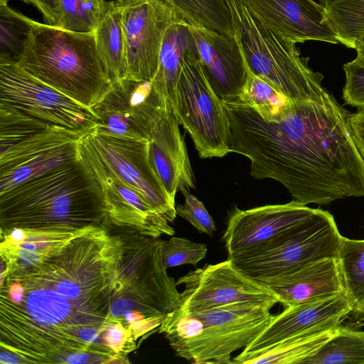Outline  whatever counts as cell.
<instances>
[{"label":"cell","mask_w":364,"mask_h":364,"mask_svg":"<svg viewBox=\"0 0 364 364\" xmlns=\"http://www.w3.org/2000/svg\"><path fill=\"white\" fill-rule=\"evenodd\" d=\"M48 124L0 152V193L80 158V143L91 129Z\"/></svg>","instance_id":"4fadbf2b"},{"label":"cell","mask_w":364,"mask_h":364,"mask_svg":"<svg viewBox=\"0 0 364 364\" xmlns=\"http://www.w3.org/2000/svg\"><path fill=\"white\" fill-rule=\"evenodd\" d=\"M276 304L238 301L183 315L176 326V355L196 364H232L231 354L245 348L272 322Z\"/></svg>","instance_id":"ba28073f"},{"label":"cell","mask_w":364,"mask_h":364,"mask_svg":"<svg viewBox=\"0 0 364 364\" xmlns=\"http://www.w3.org/2000/svg\"><path fill=\"white\" fill-rule=\"evenodd\" d=\"M173 110L201 158L223 157L230 153V123L225 105L203 70L197 48L186 55Z\"/></svg>","instance_id":"30bf717a"},{"label":"cell","mask_w":364,"mask_h":364,"mask_svg":"<svg viewBox=\"0 0 364 364\" xmlns=\"http://www.w3.org/2000/svg\"><path fill=\"white\" fill-rule=\"evenodd\" d=\"M345 85L343 100L345 104L364 109V65L356 58L343 66Z\"/></svg>","instance_id":"8d00e7d4"},{"label":"cell","mask_w":364,"mask_h":364,"mask_svg":"<svg viewBox=\"0 0 364 364\" xmlns=\"http://www.w3.org/2000/svg\"><path fill=\"white\" fill-rule=\"evenodd\" d=\"M17 64L41 81L92 109L112 81L95 32L76 33L32 20Z\"/></svg>","instance_id":"5b68a950"},{"label":"cell","mask_w":364,"mask_h":364,"mask_svg":"<svg viewBox=\"0 0 364 364\" xmlns=\"http://www.w3.org/2000/svg\"><path fill=\"white\" fill-rule=\"evenodd\" d=\"M355 50L357 53L355 58L363 65H364V36L358 44Z\"/></svg>","instance_id":"b9f144b4"},{"label":"cell","mask_w":364,"mask_h":364,"mask_svg":"<svg viewBox=\"0 0 364 364\" xmlns=\"http://www.w3.org/2000/svg\"><path fill=\"white\" fill-rule=\"evenodd\" d=\"M364 364V331L338 326L333 336L304 364Z\"/></svg>","instance_id":"1f68e13d"},{"label":"cell","mask_w":364,"mask_h":364,"mask_svg":"<svg viewBox=\"0 0 364 364\" xmlns=\"http://www.w3.org/2000/svg\"><path fill=\"white\" fill-rule=\"evenodd\" d=\"M95 35L99 56L110 80L124 78L127 74L125 45L121 12L116 0L108 1Z\"/></svg>","instance_id":"4316f807"},{"label":"cell","mask_w":364,"mask_h":364,"mask_svg":"<svg viewBox=\"0 0 364 364\" xmlns=\"http://www.w3.org/2000/svg\"><path fill=\"white\" fill-rule=\"evenodd\" d=\"M265 25L295 43L337 44L325 7L314 0H241Z\"/></svg>","instance_id":"ffe728a7"},{"label":"cell","mask_w":364,"mask_h":364,"mask_svg":"<svg viewBox=\"0 0 364 364\" xmlns=\"http://www.w3.org/2000/svg\"><path fill=\"white\" fill-rule=\"evenodd\" d=\"M184 196V204L176 207V214L191 223L200 233L212 236L216 230L215 223L203 203L192 195L189 190L180 191Z\"/></svg>","instance_id":"d590c367"},{"label":"cell","mask_w":364,"mask_h":364,"mask_svg":"<svg viewBox=\"0 0 364 364\" xmlns=\"http://www.w3.org/2000/svg\"><path fill=\"white\" fill-rule=\"evenodd\" d=\"M343 237L333 216L316 208L299 223L230 259L246 275L260 282L322 259L338 258Z\"/></svg>","instance_id":"9c48e42d"},{"label":"cell","mask_w":364,"mask_h":364,"mask_svg":"<svg viewBox=\"0 0 364 364\" xmlns=\"http://www.w3.org/2000/svg\"><path fill=\"white\" fill-rule=\"evenodd\" d=\"M259 282L271 289L284 308L345 292L339 262L335 257L322 259Z\"/></svg>","instance_id":"603a6c76"},{"label":"cell","mask_w":364,"mask_h":364,"mask_svg":"<svg viewBox=\"0 0 364 364\" xmlns=\"http://www.w3.org/2000/svg\"><path fill=\"white\" fill-rule=\"evenodd\" d=\"M117 228L121 230L122 252L106 328L114 323H121L129 311L162 321L177 307L180 295L164 262V240Z\"/></svg>","instance_id":"52a82bcc"},{"label":"cell","mask_w":364,"mask_h":364,"mask_svg":"<svg viewBox=\"0 0 364 364\" xmlns=\"http://www.w3.org/2000/svg\"><path fill=\"white\" fill-rule=\"evenodd\" d=\"M179 16L194 28L235 36L231 12L226 0H168Z\"/></svg>","instance_id":"83f0119b"},{"label":"cell","mask_w":364,"mask_h":364,"mask_svg":"<svg viewBox=\"0 0 364 364\" xmlns=\"http://www.w3.org/2000/svg\"><path fill=\"white\" fill-rule=\"evenodd\" d=\"M196 48L191 26L186 21L178 22L168 29L161 48L158 69L151 82L172 107L186 55Z\"/></svg>","instance_id":"484cf974"},{"label":"cell","mask_w":364,"mask_h":364,"mask_svg":"<svg viewBox=\"0 0 364 364\" xmlns=\"http://www.w3.org/2000/svg\"><path fill=\"white\" fill-rule=\"evenodd\" d=\"M80 153L99 183L112 226L129 228L153 237L174 235L175 230L169 222L139 193L106 167L81 141Z\"/></svg>","instance_id":"e0dca14e"},{"label":"cell","mask_w":364,"mask_h":364,"mask_svg":"<svg viewBox=\"0 0 364 364\" xmlns=\"http://www.w3.org/2000/svg\"><path fill=\"white\" fill-rule=\"evenodd\" d=\"M32 20L9 5L0 6V60L17 62Z\"/></svg>","instance_id":"836d02e7"},{"label":"cell","mask_w":364,"mask_h":364,"mask_svg":"<svg viewBox=\"0 0 364 364\" xmlns=\"http://www.w3.org/2000/svg\"><path fill=\"white\" fill-rule=\"evenodd\" d=\"M208 252L205 244L187 238L171 237L163 242V259L166 269L186 264L196 266Z\"/></svg>","instance_id":"e575fe53"},{"label":"cell","mask_w":364,"mask_h":364,"mask_svg":"<svg viewBox=\"0 0 364 364\" xmlns=\"http://www.w3.org/2000/svg\"><path fill=\"white\" fill-rule=\"evenodd\" d=\"M9 0H0V6L8 5Z\"/></svg>","instance_id":"ee69618b"},{"label":"cell","mask_w":364,"mask_h":364,"mask_svg":"<svg viewBox=\"0 0 364 364\" xmlns=\"http://www.w3.org/2000/svg\"><path fill=\"white\" fill-rule=\"evenodd\" d=\"M103 338L107 346L122 360L129 363L127 355L136 350L138 346L132 341L128 330L120 323H114L107 326Z\"/></svg>","instance_id":"74e56055"},{"label":"cell","mask_w":364,"mask_h":364,"mask_svg":"<svg viewBox=\"0 0 364 364\" xmlns=\"http://www.w3.org/2000/svg\"><path fill=\"white\" fill-rule=\"evenodd\" d=\"M117 1H122V0H117Z\"/></svg>","instance_id":"f6af8a7d"},{"label":"cell","mask_w":364,"mask_h":364,"mask_svg":"<svg viewBox=\"0 0 364 364\" xmlns=\"http://www.w3.org/2000/svg\"><path fill=\"white\" fill-rule=\"evenodd\" d=\"M223 102L230 151L250 160L253 178L279 182L304 205L364 196V158L350 113L332 94L294 103L279 122L266 121L247 105Z\"/></svg>","instance_id":"6da1fadb"},{"label":"cell","mask_w":364,"mask_h":364,"mask_svg":"<svg viewBox=\"0 0 364 364\" xmlns=\"http://www.w3.org/2000/svg\"><path fill=\"white\" fill-rule=\"evenodd\" d=\"M324 7L338 43L355 49L364 36V0H331Z\"/></svg>","instance_id":"4dcf8cb0"},{"label":"cell","mask_w":364,"mask_h":364,"mask_svg":"<svg viewBox=\"0 0 364 364\" xmlns=\"http://www.w3.org/2000/svg\"><path fill=\"white\" fill-rule=\"evenodd\" d=\"M183 285L177 307L166 316L177 317L238 301L279 303L275 293L240 270L230 259L190 271L176 285Z\"/></svg>","instance_id":"7c38bea8"},{"label":"cell","mask_w":364,"mask_h":364,"mask_svg":"<svg viewBox=\"0 0 364 364\" xmlns=\"http://www.w3.org/2000/svg\"><path fill=\"white\" fill-rule=\"evenodd\" d=\"M295 200L284 204L267 205L247 210L235 207L231 212L223 240L228 259L270 240L314 213Z\"/></svg>","instance_id":"ac0fdd59"},{"label":"cell","mask_w":364,"mask_h":364,"mask_svg":"<svg viewBox=\"0 0 364 364\" xmlns=\"http://www.w3.org/2000/svg\"><path fill=\"white\" fill-rule=\"evenodd\" d=\"M203 70L214 92L223 102L238 97L247 68L240 43L235 36L191 26Z\"/></svg>","instance_id":"d6986e66"},{"label":"cell","mask_w":364,"mask_h":364,"mask_svg":"<svg viewBox=\"0 0 364 364\" xmlns=\"http://www.w3.org/2000/svg\"><path fill=\"white\" fill-rule=\"evenodd\" d=\"M338 259L353 311L364 317V239L343 237Z\"/></svg>","instance_id":"f546056e"},{"label":"cell","mask_w":364,"mask_h":364,"mask_svg":"<svg viewBox=\"0 0 364 364\" xmlns=\"http://www.w3.org/2000/svg\"><path fill=\"white\" fill-rule=\"evenodd\" d=\"M169 103L151 81L127 77L113 81L92 108L97 119L95 129L119 137L149 141Z\"/></svg>","instance_id":"2e32d148"},{"label":"cell","mask_w":364,"mask_h":364,"mask_svg":"<svg viewBox=\"0 0 364 364\" xmlns=\"http://www.w3.org/2000/svg\"><path fill=\"white\" fill-rule=\"evenodd\" d=\"M247 68L292 102L318 101L329 92L323 76L309 65L296 43L265 25L241 0H226Z\"/></svg>","instance_id":"8992f818"},{"label":"cell","mask_w":364,"mask_h":364,"mask_svg":"<svg viewBox=\"0 0 364 364\" xmlns=\"http://www.w3.org/2000/svg\"><path fill=\"white\" fill-rule=\"evenodd\" d=\"M338 327L312 330L291 336L260 350L240 353L232 358V363L304 364L333 336Z\"/></svg>","instance_id":"d4e9b609"},{"label":"cell","mask_w":364,"mask_h":364,"mask_svg":"<svg viewBox=\"0 0 364 364\" xmlns=\"http://www.w3.org/2000/svg\"><path fill=\"white\" fill-rule=\"evenodd\" d=\"M1 364H19L24 363V361L15 353L11 350L1 349L0 352Z\"/></svg>","instance_id":"60d3db41"},{"label":"cell","mask_w":364,"mask_h":364,"mask_svg":"<svg viewBox=\"0 0 364 364\" xmlns=\"http://www.w3.org/2000/svg\"><path fill=\"white\" fill-rule=\"evenodd\" d=\"M90 226L28 272L65 297L87 326L106 329L122 252L119 234Z\"/></svg>","instance_id":"277c9868"},{"label":"cell","mask_w":364,"mask_h":364,"mask_svg":"<svg viewBox=\"0 0 364 364\" xmlns=\"http://www.w3.org/2000/svg\"><path fill=\"white\" fill-rule=\"evenodd\" d=\"M109 229L102 192L81 158L52 168L0 193V229Z\"/></svg>","instance_id":"3957f363"},{"label":"cell","mask_w":364,"mask_h":364,"mask_svg":"<svg viewBox=\"0 0 364 364\" xmlns=\"http://www.w3.org/2000/svg\"><path fill=\"white\" fill-rule=\"evenodd\" d=\"M331 0H318V2L323 6H325Z\"/></svg>","instance_id":"7bdbcfd3"},{"label":"cell","mask_w":364,"mask_h":364,"mask_svg":"<svg viewBox=\"0 0 364 364\" xmlns=\"http://www.w3.org/2000/svg\"><path fill=\"white\" fill-rule=\"evenodd\" d=\"M232 101L250 106L268 122L280 121L294 104L287 97L248 69L242 91L238 97Z\"/></svg>","instance_id":"f1b7e54d"},{"label":"cell","mask_w":364,"mask_h":364,"mask_svg":"<svg viewBox=\"0 0 364 364\" xmlns=\"http://www.w3.org/2000/svg\"><path fill=\"white\" fill-rule=\"evenodd\" d=\"M117 2L121 12L125 45V77L151 81L158 69L161 48L168 29L183 20L166 0Z\"/></svg>","instance_id":"9a60e30c"},{"label":"cell","mask_w":364,"mask_h":364,"mask_svg":"<svg viewBox=\"0 0 364 364\" xmlns=\"http://www.w3.org/2000/svg\"><path fill=\"white\" fill-rule=\"evenodd\" d=\"M107 4L106 0H58L57 27L76 33L95 32Z\"/></svg>","instance_id":"d6a6232c"},{"label":"cell","mask_w":364,"mask_h":364,"mask_svg":"<svg viewBox=\"0 0 364 364\" xmlns=\"http://www.w3.org/2000/svg\"><path fill=\"white\" fill-rule=\"evenodd\" d=\"M0 101L66 129H88L97 122L92 109L41 81L14 61L0 60Z\"/></svg>","instance_id":"8fae6325"},{"label":"cell","mask_w":364,"mask_h":364,"mask_svg":"<svg viewBox=\"0 0 364 364\" xmlns=\"http://www.w3.org/2000/svg\"><path fill=\"white\" fill-rule=\"evenodd\" d=\"M348 123L357 146L364 158V109H358L348 117Z\"/></svg>","instance_id":"ab89813d"},{"label":"cell","mask_w":364,"mask_h":364,"mask_svg":"<svg viewBox=\"0 0 364 364\" xmlns=\"http://www.w3.org/2000/svg\"><path fill=\"white\" fill-rule=\"evenodd\" d=\"M36 7L41 14L44 23L57 26L58 21V0H21Z\"/></svg>","instance_id":"f35d334b"},{"label":"cell","mask_w":364,"mask_h":364,"mask_svg":"<svg viewBox=\"0 0 364 364\" xmlns=\"http://www.w3.org/2000/svg\"><path fill=\"white\" fill-rule=\"evenodd\" d=\"M351 311L353 307L345 292L284 308L242 353L260 350L312 330L338 327Z\"/></svg>","instance_id":"44dd1931"},{"label":"cell","mask_w":364,"mask_h":364,"mask_svg":"<svg viewBox=\"0 0 364 364\" xmlns=\"http://www.w3.org/2000/svg\"><path fill=\"white\" fill-rule=\"evenodd\" d=\"M81 141L113 173L139 193L169 223L177 214L149 158V141L113 136L93 127Z\"/></svg>","instance_id":"5bb4252c"},{"label":"cell","mask_w":364,"mask_h":364,"mask_svg":"<svg viewBox=\"0 0 364 364\" xmlns=\"http://www.w3.org/2000/svg\"><path fill=\"white\" fill-rule=\"evenodd\" d=\"M170 102L149 139L150 163L170 198L178 190L194 188L193 176L183 138Z\"/></svg>","instance_id":"7402d4cb"},{"label":"cell","mask_w":364,"mask_h":364,"mask_svg":"<svg viewBox=\"0 0 364 364\" xmlns=\"http://www.w3.org/2000/svg\"><path fill=\"white\" fill-rule=\"evenodd\" d=\"M6 276L20 281L24 297L14 304L0 295L1 349L24 363L76 364L82 353L100 358L95 353L105 345L103 334L87 326L65 297L25 270Z\"/></svg>","instance_id":"7a4b0ae2"},{"label":"cell","mask_w":364,"mask_h":364,"mask_svg":"<svg viewBox=\"0 0 364 364\" xmlns=\"http://www.w3.org/2000/svg\"><path fill=\"white\" fill-rule=\"evenodd\" d=\"M24 230L25 238L19 243L1 240V276L38 264L60 249L79 230Z\"/></svg>","instance_id":"cb8c5ba5"}]
</instances>
